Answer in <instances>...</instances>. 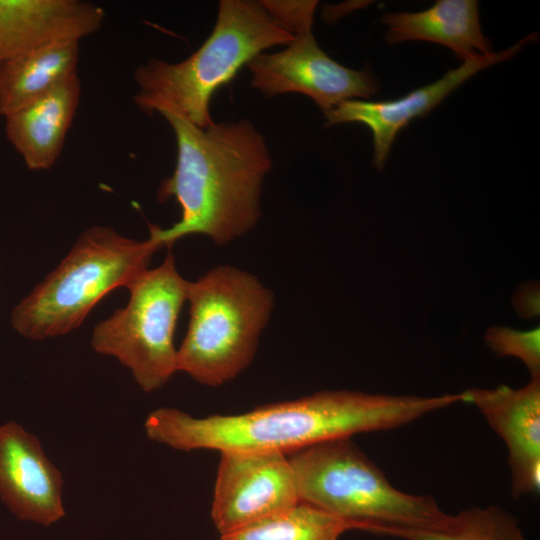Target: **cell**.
<instances>
[{
    "mask_svg": "<svg viewBox=\"0 0 540 540\" xmlns=\"http://www.w3.org/2000/svg\"><path fill=\"white\" fill-rule=\"evenodd\" d=\"M286 455L300 501L352 523L355 529L401 538L437 527L450 516L432 496L394 487L351 437Z\"/></svg>",
    "mask_w": 540,
    "mask_h": 540,
    "instance_id": "4",
    "label": "cell"
},
{
    "mask_svg": "<svg viewBox=\"0 0 540 540\" xmlns=\"http://www.w3.org/2000/svg\"><path fill=\"white\" fill-rule=\"evenodd\" d=\"M355 526L329 512L299 501L221 540H339Z\"/></svg>",
    "mask_w": 540,
    "mask_h": 540,
    "instance_id": "17",
    "label": "cell"
},
{
    "mask_svg": "<svg viewBox=\"0 0 540 540\" xmlns=\"http://www.w3.org/2000/svg\"><path fill=\"white\" fill-rule=\"evenodd\" d=\"M465 403L473 404L508 451L514 498L540 489V376L520 388H470Z\"/></svg>",
    "mask_w": 540,
    "mask_h": 540,
    "instance_id": "11",
    "label": "cell"
},
{
    "mask_svg": "<svg viewBox=\"0 0 540 540\" xmlns=\"http://www.w3.org/2000/svg\"><path fill=\"white\" fill-rule=\"evenodd\" d=\"M247 66L254 89L268 97L304 94L324 115L344 101L372 97L379 87L369 71L350 69L330 58L312 31L295 35L280 52L259 54Z\"/></svg>",
    "mask_w": 540,
    "mask_h": 540,
    "instance_id": "9",
    "label": "cell"
},
{
    "mask_svg": "<svg viewBox=\"0 0 540 540\" xmlns=\"http://www.w3.org/2000/svg\"><path fill=\"white\" fill-rule=\"evenodd\" d=\"M447 395L370 394L325 390L233 415L194 417L161 407L145 419L150 440L181 451L279 452L355 434L394 429L447 408Z\"/></svg>",
    "mask_w": 540,
    "mask_h": 540,
    "instance_id": "1",
    "label": "cell"
},
{
    "mask_svg": "<svg viewBox=\"0 0 540 540\" xmlns=\"http://www.w3.org/2000/svg\"><path fill=\"white\" fill-rule=\"evenodd\" d=\"M270 16L293 36L312 31L317 1L262 0Z\"/></svg>",
    "mask_w": 540,
    "mask_h": 540,
    "instance_id": "20",
    "label": "cell"
},
{
    "mask_svg": "<svg viewBox=\"0 0 540 540\" xmlns=\"http://www.w3.org/2000/svg\"><path fill=\"white\" fill-rule=\"evenodd\" d=\"M486 345L498 356L520 359L531 377L540 376V329L520 331L504 326H492L485 333Z\"/></svg>",
    "mask_w": 540,
    "mask_h": 540,
    "instance_id": "19",
    "label": "cell"
},
{
    "mask_svg": "<svg viewBox=\"0 0 540 540\" xmlns=\"http://www.w3.org/2000/svg\"><path fill=\"white\" fill-rule=\"evenodd\" d=\"M404 540H527L518 520L497 505L471 507L441 525L404 534Z\"/></svg>",
    "mask_w": 540,
    "mask_h": 540,
    "instance_id": "18",
    "label": "cell"
},
{
    "mask_svg": "<svg viewBox=\"0 0 540 540\" xmlns=\"http://www.w3.org/2000/svg\"><path fill=\"white\" fill-rule=\"evenodd\" d=\"M535 39V34H530L505 50L463 61L437 81L398 99L344 101L325 114L327 124L361 123L367 126L373 136V164L382 168L397 134L413 119L426 115L479 71L512 58L524 44Z\"/></svg>",
    "mask_w": 540,
    "mask_h": 540,
    "instance_id": "10",
    "label": "cell"
},
{
    "mask_svg": "<svg viewBox=\"0 0 540 540\" xmlns=\"http://www.w3.org/2000/svg\"><path fill=\"white\" fill-rule=\"evenodd\" d=\"M519 313L525 316L537 315L539 312V291L538 286H525L517 295Z\"/></svg>",
    "mask_w": 540,
    "mask_h": 540,
    "instance_id": "21",
    "label": "cell"
},
{
    "mask_svg": "<svg viewBox=\"0 0 540 540\" xmlns=\"http://www.w3.org/2000/svg\"><path fill=\"white\" fill-rule=\"evenodd\" d=\"M78 42L43 46L0 64V115L4 118L77 75Z\"/></svg>",
    "mask_w": 540,
    "mask_h": 540,
    "instance_id": "16",
    "label": "cell"
},
{
    "mask_svg": "<svg viewBox=\"0 0 540 540\" xmlns=\"http://www.w3.org/2000/svg\"><path fill=\"white\" fill-rule=\"evenodd\" d=\"M78 74L5 117V134L29 170L51 168L61 155L80 101Z\"/></svg>",
    "mask_w": 540,
    "mask_h": 540,
    "instance_id": "14",
    "label": "cell"
},
{
    "mask_svg": "<svg viewBox=\"0 0 540 540\" xmlns=\"http://www.w3.org/2000/svg\"><path fill=\"white\" fill-rule=\"evenodd\" d=\"M161 248L152 225L142 241L108 226L86 229L58 266L13 308L11 326L31 340L70 333L104 296L147 270Z\"/></svg>",
    "mask_w": 540,
    "mask_h": 540,
    "instance_id": "5",
    "label": "cell"
},
{
    "mask_svg": "<svg viewBox=\"0 0 540 540\" xmlns=\"http://www.w3.org/2000/svg\"><path fill=\"white\" fill-rule=\"evenodd\" d=\"M220 454L211 508L220 536L237 532L300 501L286 454L257 451Z\"/></svg>",
    "mask_w": 540,
    "mask_h": 540,
    "instance_id": "8",
    "label": "cell"
},
{
    "mask_svg": "<svg viewBox=\"0 0 540 540\" xmlns=\"http://www.w3.org/2000/svg\"><path fill=\"white\" fill-rule=\"evenodd\" d=\"M102 7L80 0H0V64L58 42H79L100 30Z\"/></svg>",
    "mask_w": 540,
    "mask_h": 540,
    "instance_id": "13",
    "label": "cell"
},
{
    "mask_svg": "<svg viewBox=\"0 0 540 540\" xmlns=\"http://www.w3.org/2000/svg\"><path fill=\"white\" fill-rule=\"evenodd\" d=\"M187 285L169 249L158 267L148 268L127 285L126 306L92 331L93 350L116 358L145 392L160 389L178 372L174 335Z\"/></svg>",
    "mask_w": 540,
    "mask_h": 540,
    "instance_id": "7",
    "label": "cell"
},
{
    "mask_svg": "<svg viewBox=\"0 0 540 540\" xmlns=\"http://www.w3.org/2000/svg\"><path fill=\"white\" fill-rule=\"evenodd\" d=\"M189 323L177 349L178 371L216 387L234 379L255 357L274 305L256 276L221 265L188 281Z\"/></svg>",
    "mask_w": 540,
    "mask_h": 540,
    "instance_id": "6",
    "label": "cell"
},
{
    "mask_svg": "<svg viewBox=\"0 0 540 540\" xmlns=\"http://www.w3.org/2000/svg\"><path fill=\"white\" fill-rule=\"evenodd\" d=\"M173 130L177 161L162 180L157 198H174L181 218L167 229L152 225L163 247L203 234L225 245L255 227L261 216L263 181L272 168L264 136L247 119L200 128L176 115L161 114Z\"/></svg>",
    "mask_w": 540,
    "mask_h": 540,
    "instance_id": "2",
    "label": "cell"
},
{
    "mask_svg": "<svg viewBox=\"0 0 540 540\" xmlns=\"http://www.w3.org/2000/svg\"><path fill=\"white\" fill-rule=\"evenodd\" d=\"M293 40L261 1L222 0L211 34L187 59L177 63L150 59L135 69L133 101L147 115L169 113L208 127L213 123L210 101L216 90L264 50Z\"/></svg>",
    "mask_w": 540,
    "mask_h": 540,
    "instance_id": "3",
    "label": "cell"
},
{
    "mask_svg": "<svg viewBox=\"0 0 540 540\" xmlns=\"http://www.w3.org/2000/svg\"><path fill=\"white\" fill-rule=\"evenodd\" d=\"M383 23L389 44L429 41L449 48L462 62L492 53L475 0H438L423 11L387 13Z\"/></svg>",
    "mask_w": 540,
    "mask_h": 540,
    "instance_id": "15",
    "label": "cell"
},
{
    "mask_svg": "<svg viewBox=\"0 0 540 540\" xmlns=\"http://www.w3.org/2000/svg\"><path fill=\"white\" fill-rule=\"evenodd\" d=\"M63 477L39 439L20 424L0 426V498L19 519L50 526L65 515Z\"/></svg>",
    "mask_w": 540,
    "mask_h": 540,
    "instance_id": "12",
    "label": "cell"
}]
</instances>
